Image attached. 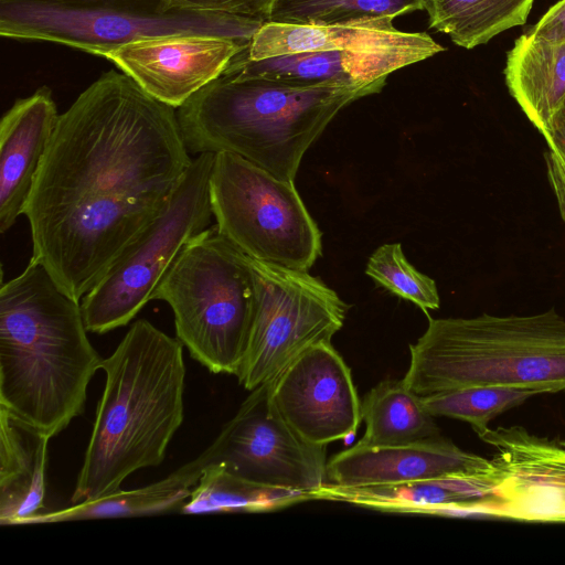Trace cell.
<instances>
[{"instance_id": "obj_2", "label": "cell", "mask_w": 565, "mask_h": 565, "mask_svg": "<svg viewBox=\"0 0 565 565\" xmlns=\"http://www.w3.org/2000/svg\"><path fill=\"white\" fill-rule=\"evenodd\" d=\"M81 302L30 260L0 289V408L52 438L83 414L103 359Z\"/></svg>"}, {"instance_id": "obj_32", "label": "cell", "mask_w": 565, "mask_h": 565, "mask_svg": "<svg viewBox=\"0 0 565 565\" xmlns=\"http://www.w3.org/2000/svg\"><path fill=\"white\" fill-rule=\"evenodd\" d=\"M562 107H565V99H564V103H563V106Z\"/></svg>"}, {"instance_id": "obj_3", "label": "cell", "mask_w": 565, "mask_h": 565, "mask_svg": "<svg viewBox=\"0 0 565 565\" xmlns=\"http://www.w3.org/2000/svg\"><path fill=\"white\" fill-rule=\"evenodd\" d=\"M183 347L138 319L103 359L105 386L72 503L117 491L132 472L163 461L184 416Z\"/></svg>"}, {"instance_id": "obj_25", "label": "cell", "mask_w": 565, "mask_h": 565, "mask_svg": "<svg viewBox=\"0 0 565 565\" xmlns=\"http://www.w3.org/2000/svg\"><path fill=\"white\" fill-rule=\"evenodd\" d=\"M308 500H311L308 493L259 484L230 472L220 463H210L179 512H268Z\"/></svg>"}, {"instance_id": "obj_12", "label": "cell", "mask_w": 565, "mask_h": 565, "mask_svg": "<svg viewBox=\"0 0 565 565\" xmlns=\"http://www.w3.org/2000/svg\"><path fill=\"white\" fill-rule=\"evenodd\" d=\"M494 449L484 515L524 522H565V440L539 437L521 426L486 429Z\"/></svg>"}, {"instance_id": "obj_6", "label": "cell", "mask_w": 565, "mask_h": 565, "mask_svg": "<svg viewBox=\"0 0 565 565\" xmlns=\"http://www.w3.org/2000/svg\"><path fill=\"white\" fill-rule=\"evenodd\" d=\"M248 256L209 226L180 250L151 300L172 309L175 335L190 356L214 374L236 375L252 321Z\"/></svg>"}, {"instance_id": "obj_10", "label": "cell", "mask_w": 565, "mask_h": 565, "mask_svg": "<svg viewBox=\"0 0 565 565\" xmlns=\"http://www.w3.org/2000/svg\"><path fill=\"white\" fill-rule=\"evenodd\" d=\"M254 299L245 354L236 374L248 391L273 381L307 349L342 328L347 305L308 271L248 257Z\"/></svg>"}, {"instance_id": "obj_15", "label": "cell", "mask_w": 565, "mask_h": 565, "mask_svg": "<svg viewBox=\"0 0 565 565\" xmlns=\"http://www.w3.org/2000/svg\"><path fill=\"white\" fill-rule=\"evenodd\" d=\"M444 50L434 42L383 51L301 52L258 61L247 58L242 50L223 73L265 77L300 87H384L388 74Z\"/></svg>"}, {"instance_id": "obj_16", "label": "cell", "mask_w": 565, "mask_h": 565, "mask_svg": "<svg viewBox=\"0 0 565 565\" xmlns=\"http://www.w3.org/2000/svg\"><path fill=\"white\" fill-rule=\"evenodd\" d=\"M489 462L488 458L466 451L443 436L402 446L355 444L327 462V482L342 487L398 484L477 471Z\"/></svg>"}, {"instance_id": "obj_14", "label": "cell", "mask_w": 565, "mask_h": 565, "mask_svg": "<svg viewBox=\"0 0 565 565\" xmlns=\"http://www.w3.org/2000/svg\"><path fill=\"white\" fill-rule=\"evenodd\" d=\"M248 44L210 34H171L126 43L104 57L153 98L178 109L221 76Z\"/></svg>"}, {"instance_id": "obj_29", "label": "cell", "mask_w": 565, "mask_h": 565, "mask_svg": "<svg viewBox=\"0 0 565 565\" xmlns=\"http://www.w3.org/2000/svg\"><path fill=\"white\" fill-rule=\"evenodd\" d=\"M546 174L557 207L565 221V107H562L553 118L550 135L544 138Z\"/></svg>"}, {"instance_id": "obj_24", "label": "cell", "mask_w": 565, "mask_h": 565, "mask_svg": "<svg viewBox=\"0 0 565 565\" xmlns=\"http://www.w3.org/2000/svg\"><path fill=\"white\" fill-rule=\"evenodd\" d=\"M533 0H426L429 28L458 46L473 49L511 28L523 25Z\"/></svg>"}, {"instance_id": "obj_1", "label": "cell", "mask_w": 565, "mask_h": 565, "mask_svg": "<svg viewBox=\"0 0 565 565\" xmlns=\"http://www.w3.org/2000/svg\"><path fill=\"white\" fill-rule=\"evenodd\" d=\"M190 154L175 108L104 73L58 116L23 214L31 259L81 301L161 212Z\"/></svg>"}, {"instance_id": "obj_28", "label": "cell", "mask_w": 565, "mask_h": 565, "mask_svg": "<svg viewBox=\"0 0 565 565\" xmlns=\"http://www.w3.org/2000/svg\"><path fill=\"white\" fill-rule=\"evenodd\" d=\"M365 274L424 312L439 308L436 282L408 263L399 243L380 246L369 258Z\"/></svg>"}, {"instance_id": "obj_11", "label": "cell", "mask_w": 565, "mask_h": 565, "mask_svg": "<svg viewBox=\"0 0 565 565\" xmlns=\"http://www.w3.org/2000/svg\"><path fill=\"white\" fill-rule=\"evenodd\" d=\"M326 447L303 440L279 415L269 382L253 391L200 455L259 484L313 493L327 481Z\"/></svg>"}, {"instance_id": "obj_26", "label": "cell", "mask_w": 565, "mask_h": 565, "mask_svg": "<svg viewBox=\"0 0 565 565\" xmlns=\"http://www.w3.org/2000/svg\"><path fill=\"white\" fill-rule=\"evenodd\" d=\"M426 0H276L267 21L394 30L393 20L424 10Z\"/></svg>"}, {"instance_id": "obj_13", "label": "cell", "mask_w": 565, "mask_h": 565, "mask_svg": "<svg viewBox=\"0 0 565 565\" xmlns=\"http://www.w3.org/2000/svg\"><path fill=\"white\" fill-rule=\"evenodd\" d=\"M269 387L279 415L309 444L347 439L362 420L351 371L331 342L307 349Z\"/></svg>"}, {"instance_id": "obj_18", "label": "cell", "mask_w": 565, "mask_h": 565, "mask_svg": "<svg viewBox=\"0 0 565 565\" xmlns=\"http://www.w3.org/2000/svg\"><path fill=\"white\" fill-rule=\"evenodd\" d=\"M489 470L490 462L477 471L387 486L342 487L326 482L313 493V500L396 513L484 515L492 489Z\"/></svg>"}, {"instance_id": "obj_20", "label": "cell", "mask_w": 565, "mask_h": 565, "mask_svg": "<svg viewBox=\"0 0 565 565\" xmlns=\"http://www.w3.org/2000/svg\"><path fill=\"white\" fill-rule=\"evenodd\" d=\"M504 75L511 96L546 138L565 99V42L522 34L507 54Z\"/></svg>"}, {"instance_id": "obj_31", "label": "cell", "mask_w": 565, "mask_h": 565, "mask_svg": "<svg viewBox=\"0 0 565 565\" xmlns=\"http://www.w3.org/2000/svg\"><path fill=\"white\" fill-rule=\"evenodd\" d=\"M526 33L545 42H565V0L553 6Z\"/></svg>"}, {"instance_id": "obj_5", "label": "cell", "mask_w": 565, "mask_h": 565, "mask_svg": "<svg viewBox=\"0 0 565 565\" xmlns=\"http://www.w3.org/2000/svg\"><path fill=\"white\" fill-rule=\"evenodd\" d=\"M404 384L419 397L467 386L565 392V318L534 315L429 318L409 345Z\"/></svg>"}, {"instance_id": "obj_17", "label": "cell", "mask_w": 565, "mask_h": 565, "mask_svg": "<svg viewBox=\"0 0 565 565\" xmlns=\"http://www.w3.org/2000/svg\"><path fill=\"white\" fill-rule=\"evenodd\" d=\"M60 114L52 90L42 86L17 99L0 121V232L24 214Z\"/></svg>"}, {"instance_id": "obj_4", "label": "cell", "mask_w": 565, "mask_h": 565, "mask_svg": "<svg viewBox=\"0 0 565 565\" xmlns=\"http://www.w3.org/2000/svg\"><path fill=\"white\" fill-rule=\"evenodd\" d=\"M382 86L300 87L223 73L177 109L191 154L231 152L294 181L308 148L335 115Z\"/></svg>"}, {"instance_id": "obj_8", "label": "cell", "mask_w": 565, "mask_h": 565, "mask_svg": "<svg viewBox=\"0 0 565 565\" xmlns=\"http://www.w3.org/2000/svg\"><path fill=\"white\" fill-rule=\"evenodd\" d=\"M209 193L218 232L248 257L308 271L321 256L322 234L294 181L217 152Z\"/></svg>"}, {"instance_id": "obj_30", "label": "cell", "mask_w": 565, "mask_h": 565, "mask_svg": "<svg viewBox=\"0 0 565 565\" xmlns=\"http://www.w3.org/2000/svg\"><path fill=\"white\" fill-rule=\"evenodd\" d=\"M173 8L226 13L266 22L276 0H167Z\"/></svg>"}, {"instance_id": "obj_23", "label": "cell", "mask_w": 565, "mask_h": 565, "mask_svg": "<svg viewBox=\"0 0 565 565\" xmlns=\"http://www.w3.org/2000/svg\"><path fill=\"white\" fill-rule=\"evenodd\" d=\"M365 433L356 443L362 447H387L423 443L441 437L434 416L422 397L403 382H380L361 402Z\"/></svg>"}, {"instance_id": "obj_7", "label": "cell", "mask_w": 565, "mask_h": 565, "mask_svg": "<svg viewBox=\"0 0 565 565\" xmlns=\"http://www.w3.org/2000/svg\"><path fill=\"white\" fill-rule=\"evenodd\" d=\"M264 21L184 10L167 0H0V35L47 41L104 55L126 43L210 34L249 43Z\"/></svg>"}, {"instance_id": "obj_21", "label": "cell", "mask_w": 565, "mask_h": 565, "mask_svg": "<svg viewBox=\"0 0 565 565\" xmlns=\"http://www.w3.org/2000/svg\"><path fill=\"white\" fill-rule=\"evenodd\" d=\"M427 33L363 26L303 25L266 21L242 51L254 61L317 51H383L431 44Z\"/></svg>"}, {"instance_id": "obj_9", "label": "cell", "mask_w": 565, "mask_h": 565, "mask_svg": "<svg viewBox=\"0 0 565 565\" xmlns=\"http://www.w3.org/2000/svg\"><path fill=\"white\" fill-rule=\"evenodd\" d=\"M214 153L196 154L157 217L82 298L88 332L127 326L151 300L170 264L213 216L209 182Z\"/></svg>"}, {"instance_id": "obj_22", "label": "cell", "mask_w": 565, "mask_h": 565, "mask_svg": "<svg viewBox=\"0 0 565 565\" xmlns=\"http://www.w3.org/2000/svg\"><path fill=\"white\" fill-rule=\"evenodd\" d=\"M204 468L199 455L159 481L134 490L118 489L99 498L73 503L65 509L46 511L33 518L29 524L145 516L177 509L179 511L199 482Z\"/></svg>"}, {"instance_id": "obj_19", "label": "cell", "mask_w": 565, "mask_h": 565, "mask_svg": "<svg viewBox=\"0 0 565 565\" xmlns=\"http://www.w3.org/2000/svg\"><path fill=\"white\" fill-rule=\"evenodd\" d=\"M50 438L0 408V524H29L46 512Z\"/></svg>"}, {"instance_id": "obj_27", "label": "cell", "mask_w": 565, "mask_h": 565, "mask_svg": "<svg viewBox=\"0 0 565 565\" xmlns=\"http://www.w3.org/2000/svg\"><path fill=\"white\" fill-rule=\"evenodd\" d=\"M536 392L501 386H467L422 397L426 409L435 416L468 423L477 435L489 428V422L501 413L522 404Z\"/></svg>"}]
</instances>
